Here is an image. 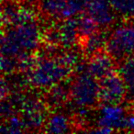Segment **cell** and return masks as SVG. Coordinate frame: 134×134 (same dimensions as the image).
<instances>
[{
	"instance_id": "4fadbf2b",
	"label": "cell",
	"mask_w": 134,
	"mask_h": 134,
	"mask_svg": "<svg viewBox=\"0 0 134 134\" xmlns=\"http://www.w3.org/2000/svg\"><path fill=\"white\" fill-rule=\"evenodd\" d=\"M45 131L49 133H65L70 130L69 119L63 114H53L45 124Z\"/></svg>"
},
{
	"instance_id": "7c38bea8",
	"label": "cell",
	"mask_w": 134,
	"mask_h": 134,
	"mask_svg": "<svg viewBox=\"0 0 134 134\" xmlns=\"http://www.w3.org/2000/svg\"><path fill=\"white\" fill-rule=\"evenodd\" d=\"M121 75L127 87V95L130 98L134 97V56L124 60L119 67Z\"/></svg>"
},
{
	"instance_id": "7a4b0ae2",
	"label": "cell",
	"mask_w": 134,
	"mask_h": 134,
	"mask_svg": "<svg viewBox=\"0 0 134 134\" xmlns=\"http://www.w3.org/2000/svg\"><path fill=\"white\" fill-rule=\"evenodd\" d=\"M70 73L71 68L58 60L42 59L30 70L29 81L37 87L48 88L63 81Z\"/></svg>"
},
{
	"instance_id": "7402d4cb",
	"label": "cell",
	"mask_w": 134,
	"mask_h": 134,
	"mask_svg": "<svg viewBox=\"0 0 134 134\" xmlns=\"http://www.w3.org/2000/svg\"><path fill=\"white\" fill-rule=\"evenodd\" d=\"M14 108L15 106L11 101H8V99H2L1 103V117L3 119H8V118L14 116Z\"/></svg>"
},
{
	"instance_id": "e0dca14e",
	"label": "cell",
	"mask_w": 134,
	"mask_h": 134,
	"mask_svg": "<svg viewBox=\"0 0 134 134\" xmlns=\"http://www.w3.org/2000/svg\"><path fill=\"white\" fill-rule=\"evenodd\" d=\"M25 122V126L28 130H37L43 125L45 120L44 110L23 113L22 117Z\"/></svg>"
},
{
	"instance_id": "ffe728a7",
	"label": "cell",
	"mask_w": 134,
	"mask_h": 134,
	"mask_svg": "<svg viewBox=\"0 0 134 134\" xmlns=\"http://www.w3.org/2000/svg\"><path fill=\"white\" fill-rule=\"evenodd\" d=\"M57 60L61 63H63V65H66V66L72 68L73 66H76L77 65V63L79 62V55L75 52H65L63 55L58 57Z\"/></svg>"
},
{
	"instance_id": "d6986e66",
	"label": "cell",
	"mask_w": 134,
	"mask_h": 134,
	"mask_svg": "<svg viewBox=\"0 0 134 134\" xmlns=\"http://www.w3.org/2000/svg\"><path fill=\"white\" fill-rule=\"evenodd\" d=\"M87 2L88 0H67L69 17L72 18L86 9Z\"/></svg>"
},
{
	"instance_id": "cb8c5ba5",
	"label": "cell",
	"mask_w": 134,
	"mask_h": 134,
	"mask_svg": "<svg viewBox=\"0 0 134 134\" xmlns=\"http://www.w3.org/2000/svg\"><path fill=\"white\" fill-rule=\"evenodd\" d=\"M0 90H1V98L5 99L9 94V87H8V83H6V81L4 80V78L1 81V88H0Z\"/></svg>"
},
{
	"instance_id": "44dd1931",
	"label": "cell",
	"mask_w": 134,
	"mask_h": 134,
	"mask_svg": "<svg viewBox=\"0 0 134 134\" xmlns=\"http://www.w3.org/2000/svg\"><path fill=\"white\" fill-rule=\"evenodd\" d=\"M18 68V61L16 58L2 55L1 57V69L4 74H11Z\"/></svg>"
},
{
	"instance_id": "5b68a950",
	"label": "cell",
	"mask_w": 134,
	"mask_h": 134,
	"mask_svg": "<svg viewBox=\"0 0 134 134\" xmlns=\"http://www.w3.org/2000/svg\"><path fill=\"white\" fill-rule=\"evenodd\" d=\"M99 100L104 104H119L127 95V87L119 73L111 72L99 81Z\"/></svg>"
},
{
	"instance_id": "d4e9b609",
	"label": "cell",
	"mask_w": 134,
	"mask_h": 134,
	"mask_svg": "<svg viewBox=\"0 0 134 134\" xmlns=\"http://www.w3.org/2000/svg\"><path fill=\"white\" fill-rule=\"evenodd\" d=\"M113 131L114 130L110 128H106V127H97V129L90 130V132H93V133H110Z\"/></svg>"
},
{
	"instance_id": "9c48e42d",
	"label": "cell",
	"mask_w": 134,
	"mask_h": 134,
	"mask_svg": "<svg viewBox=\"0 0 134 134\" xmlns=\"http://www.w3.org/2000/svg\"><path fill=\"white\" fill-rule=\"evenodd\" d=\"M60 32V44L68 49L73 47L79 37L77 30V19L68 18L58 28Z\"/></svg>"
},
{
	"instance_id": "6da1fadb",
	"label": "cell",
	"mask_w": 134,
	"mask_h": 134,
	"mask_svg": "<svg viewBox=\"0 0 134 134\" xmlns=\"http://www.w3.org/2000/svg\"><path fill=\"white\" fill-rule=\"evenodd\" d=\"M41 33L33 22L14 25L3 34L1 41L2 55L17 58L24 52H31L38 47Z\"/></svg>"
},
{
	"instance_id": "5bb4252c",
	"label": "cell",
	"mask_w": 134,
	"mask_h": 134,
	"mask_svg": "<svg viewBox=\"0 0 134 134\" xmlns=\"http://www.w3.org/2000/svg\"><path fill=\"white\" fill-rule=\"evenodd\" d=\"M70 97V86L66 85H55L52 86L47 96V102L50 106L58 107L66 102L67 98Z\"/></svg>"
},
{
	"instance_id": "30bf717a",
	"label": "cell",
	"mask_w": 134,
	"mask_h": 134,
	"mask_svg": "<svg viewBox=\"0 0 134 134\" xmlns=\"http://www.w3.org/2000/svg\"><path fill=\"white\" fill-rule=\"evenodd\" d=\"M41 10L52 19H66L69 17L67 0H40Z\"/></svg>"
},
{
	"instance_id": "2e32d148",
	"label": "cell",
	"mask_w": 134,
	"mask_h": 134,
	"mask_svg": "<svg viewBox=\"0 0 134 134\" xmlns=\"http://www.w3.org/2000/svg\"><path fill=\"white\" fill-rule=\"evenodd\" d=\"M113 10L122 17H134V0H108Z\"/></svg>"
},
{
	"instance_id": "9a60e30c",
	"label": "cell",
	"mask_w": 134,
	"mask_h": 134,
	"mask_svg": "<svg viewBox=\"0 0 134 134\" xmlns=\"http://www.w3.org/2000/svg\"><path fill=\"white\" fill-rule=\"evenodd\" d=\"M98 26L99 25L89 15L77 18V30L80 37L86 38L95 33Z\"/></svg>"
},
{
	"instance_id": "8fae6325",
	"label": "cell",
	"mask_w": 134,
	"mask_h": 134,
	"mask_svg": "<svg viewBox=\"0 0 134 134\" xmlns=\"http://www.w3.org/2000/svg\"><path fill=\"white\" fill-rule=\"evenodd\" d=\"M109 34L103 30H97L95 33L85 38L84 52L86 55H94L107 45Z\"/></svg>"
},
{
	"instance_id": "8992f818",
	"label": "cell",
	"mask_w": 134,
	"mask_h": 134,
	"mask_svg": "<svg viewBox=\"0 0 134 134\" xmlns=\"http://www.w3.org/2000/svg\"><path fill=\"white\" fill-rule=\"evenodd\" d=\"M125 111L122 107L119 104H104L99 111V117L97 120L98 127H106L112 130L125 129Z\"/></svg>"
},
{
	"instance_id": "ac0fdd59",
	"label": "cell",
	"mask_w": 134,
	"mask_h": 134,
	"mask_svg": "<svg viewBox=\"0 0 134 134\" xmlns=\"http://www.w3.org/2000/svg\"><path fill=\"white\" fill-rule=\"evenodd\" d=\"M24 129H26V126L23 119L14 115L7 119L6 123L1 126V132L11 134L20 133L24 130Z\"/></svg>"
},
{
	"instance_id": "277c9868",
	"label": "cell",
	"mask_w": 134,
	"mask_h": 134,
	"mask_svg": "<svg viewBox=\"0 0 134 134\" xmlns=\"http://www.w3.org/2000/svg\"><path fill=\"white\" fill-rule=\"evenodd\" d=\"M70 97L77 107H93L99 100V84L87 72H82L70 86Z\"/></svg>"
},
{
	"instance_id": "3957f363",
	"label": "cell",
	"mask_w": 134,
	"mask_h": 134,
	"mask_svg": "<svg viewBox=\"0 0 134 134\" xmlns=\"http://www.w3.org/2000/svg\"><path fill=\"white\" fill-rule=\"evenodd\" d=\"M106 51L117 61L134 56V25L122 24L118 26L109 34Z\"/></svg>"
},
{
	"instance_id": "603a6c76",
	"label": "cell",
	"mask_w": 134,
	"mask_h": 134,
	"mask_svg": "<svg viewBox=\"0 0 134 134\" xmlns=\"http://www.w3.org/2000/svg\"><path fill=\"white\" fill-rule=\"evenodd\" d=\"M125 129L129 130L130 131L134 132V113H133V115H130V116L126 117Z\"/></svg>"
},
{
	"instance_id": "52a82bcc",
	"label": "cell",
	"mask_w": 134,
	"mask_h": 134,
	"mask_svg": "<svg viewBox=\"0 0 134 134\" xmlns=\"http://www.w3.org/2000/svg\"><path fill=\"white\" fill-rule=\"evenodd\" d=\"M86 11L99 26H108L115 19V11L108 0H88Z\"/></svg>"
},
{
	"instance_id": "ba28073f",
	"label": "cell",
	"mask_w": 134,
	"mask_h": 134,
	"mask_svg": "<svg viewBox=\"0 0 134 134\" xmlns=\"http://www.w3.org/2000/svg\"><path fill=\"white\" fill-rule=\"evenodd\" d=\"M113 58L107 52H97L92 55V58L86 65V72L96 79L103 78L111 72H113Z\"/></svg>"
},
{
	"instance_id": "484cf974",
	"label": "cell",
	"mask_w": 134,
	"mask_h": 134,
	"mask_svg": "<svg viewBox=\"0 0 134 134\" xmlns=\"http://www.w3.org/2000/svg\"><path fill=\"white\" fill-rule=\"evenodd\" d=\"M22 1L28 5H31V4H33V3H35L36 1H38V0H22Z\"/></svg>"
}]
</instances>
